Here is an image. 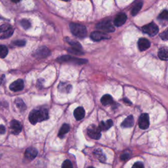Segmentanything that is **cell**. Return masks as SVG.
I'll return each instance as SVG.
<instances>
[{
	"label": "cell",
	"mask_w": 168,
	"mask_h": 168,
	"mask_svg": "<svg viewBox=\"0 0 168 168\" xmlns=\"http://www.w3.org/2000/svg\"><path fill=\"white\" fill-rule=\"evenodd\" d=\"M48 119V111L46 109L33 110L29 115V121L32 124H36Z\"/></svg>",
	"instance_id": "1"
},
{
	"label": "cell",
	"mask_w": 168,
	"mask_h": 168,
	"mask_svg": "<svg viewBox=\"0 0 168 168\" xmlns=\"http://www.w3.org/2000/svg\"><path fill=\"white\" fill-rule=\"evenodd\" d=\"M70 28L72 33L76 37L83 38L87 34V29L83 25L76 23H71L70 24Z\"/></svg>",
	"instance_id": "2"
},
{
	"label": "cell",
	"mask_w": 168,
	"mask_h": 168,
	"mask_svg": "<svg viewBox=\"0 0 168 168\" xmlns=\"http://www.w3.org/2000/svg\"><path fill=\"white\" fill-rule=\"evenodd\" d=\"M14 30L9 24L0 26V40H5L10 38L13 34Z\"/></svg>",
	"instance_id": "3"
},
{
	"label": "cell",
	"mask_w": 168,
	"mask_h": 168,
	"mask_svg": "<svg viewBox=\"0 0 168 168\" xmlns=\"http://www.w3.org/2000/svg\"><path fill=\"white\" fill-rule=\"evenodd\" d=\"M142 30L144 33H147L148 35L150 36H154L156 35L159 31L158 26L154 22H151L150 24H148L147 25L142 28Z\"/></svg>",
	"instance_id": "4"
},
{
	"label": "cell",
	"mask_w": 168,
	"mask_h": 168,
	"mask_svg": "<svg viewBox=\"0 0 168 168\" xmlns=\"http://www.w3.org/2000/svg\"><path fill=\"white\" fill-rule=\"evenodd\" d=\"M96 28L100 31L105 32H113L115 30V28L112 26L109 21H105L99 22V24H97Z\"/></svg>",
	"instance_id": "5"
},
{
	"label": "cell",
	"mask_w": 168,
	"mask_h": 168,
	"mask_svg": "<svg viewBox=\"0 0 168 168\" xmlns=\"http://www.w3.org/2000/svg\"><path fill=\"white\" fill-rule=\"evenodd\" d=\"M100 130L99 127L96 125H90L88 128V135L91 137V139H99L101 137V134H100Z\"/></svg>",
	"instance_id": "6"
},
{
	"label": "cell",
	"mask_w": 168,
	"mask_h": 168,
	"mask_svg": "<svg viewBox=\"0 0 168 168\" xmlns=\"http://www.w3.org/2000/svg\"><path fill=\"white\" fill-rule=\"evenodd\" d=\"M149 116L147 114H142L139 117V127L142 130H147L149 127Z\"/></svg>",
	"instance_id": "7"
},
{
	"label": "cell",
	"mask_w": 168,
	"mask_h": 168,
	"mask_svg": "<svg viewBox=\"0 0 168 168\" xmlns=\"http://www.w3.org/2000/svg\"><path fill=\"white\" fill-rule=\"evenodd\" d=\"M57 61L58 62H70V61H72L74 63H77L79 64H82L87 62V60H83V59H80V58H73L70 57V56H63V57H61L58 58H57Z\"/></svg>",
	"instance_id": "8"
},
{
	"label": "cell",
	"mask_w": 168,
	"mask_h": 168,
	"mask_svg": "<svg viewBox=\"0 0 168 168\" xmlns=\"http://www.w3.org/2000/svg\"><path fill=\"white\" fill-rule=\"evenodd\" d=\"M91 38L93 41H99L110 38V36L103 32H93L91 33Z\"/></svg>",
	"instance_id": "9"
},
{
	"label": "cell",
	"mask_w": 168,
	"mask_h": 168,
	"mask_svg": "<svg viewBox=\"0 0 168 168\" xmlns=\"http://www.w3.org/2000/svg\"><path fill=\"white\" fill-rule=\"evenodd\" d=\"M24 83L23 80L19 79L11 83L9 86V88L11 91L16 92L22 90V89H24Z\"/></svg>",
	"instance_id": "10"
},
{
	"label": "cell",
	"mask_w": 168,
	"mask_h": 168,
	"mask_svg": "<svg viewBox=\"0 0 168 168\" xmlns=\"http://www.w3.org/2000/svg\"><path fill=\"white\" fill-rule=\"evenodd\" d=\"M11 130L12 133L15 134V135H17V134L20 133L22 131V125L21 123L16 121V120H12L10 123Z\"/></svg>",
	"instance_id": "11"
},
{
	"label": "cell",
	"mask_w": 168,
	"mask_h": 168,
	"mask_svg": "<svg viewBox=\"0 0 168 168\" xmlns=\"http://www.w3.org/2000/svg\"><path fill=\"white\" fill-rule=\"evenodd\" d=\"M50 54L49 50L46 47H41L35 52V56L38 58H45Z\"/></svg>",
	"instance_id": "12"
},
{
	"label": "cell",
	"mask_w": 168,
	"mask_h": 168,
	"mask_svg": "<svg viewBox=\"0 0 168 168\" xmlns=\"http://www.w3.org/2000/svg\"><path fill=\"white\" fill-rule=\"evenodd\" d=\"M38 154V150L35 148L30 147L27 148L25 152V157L29 160H32L34 159Z\"/></svg>",
	"instance_id": "13"
},
{
	"label": "cell",
	"mask_w": 168,
	"mask_h": 168,
	"mask_svg": "<svg viewBox=\"0 0 168 168\" xmlns=\"http://www.w3.org/2000/svg\"><path fill=\"white\" fill-rule=\"evenodd\" d=\"M126 20H127V16H126L125 14L121 13L116 16V19H114V22L116 26L120 27L125 24Z\"/></svg>",
	"instance_id": "14"
},
{
	"label": "cell",
	"mask_w": 168,
	"mask_h": 168,
	"mask_svg": "<svg viewBox=\"0 0 168 168\" xmlns=\"http://www.w3.org/2000/svg\"><path fill=\"white\" fill-rule=\"evenodd\" d=\"M138 47L140 51H144L150 47V42L145 38H141L138 41Z\"/></svg>",
	"instance_id": "15"
},
{
	"label": "cell",
	"mask_w": 168,
	"mask_h": 168,
	"mask_svg": "<svg viewBox=\"0 0 168 168\" xmlns=\"http://www.w3.org/2000/svg\"><path fill=\"white\" fill-rule=\"evenodd\" d=\"M74 116L77 120H82L85 116V110L82 107H78L75 109Z\"/></svg>",
	"instance_id": "16"
},
{
	"label": "cell",
	"mask_w": 168,
	"mask_h": 168,
	"mask_svg": "<svg viewBox=\"0 0 168 168\" xmlns=\"http://www.w3.org/2000/svg\"><path fill=\"white\" fill-rule=\"evenodd\" d=\"M134 125V119L133 116H129L124 120L122 124V127H131Z\"/></svg>",
	"instance_id": "17"
},
{
	"label": "cell",
	"mask_w": 168,
	"mask_h": 168,
	"mask_svg": "<svg viewBox=\"0 0 168 168\" xmlns=\"http://www.w3.org/2000/svg\"><path fill=\"white\" fill-rule=\"evenodd\" d=\"M113 125V122L112 120H108L106 122H101L100 123L99 128L100 130H108Z\"/></svg>",
	"instance_id": "18"
},
{
	"label": "cell",
	"mask_w": 168,
	"mask_h": 168,
	"mask_svg": "<svg viewBox=\"0 0 168 168\" xmlns=\"http://www.w3.org/2000/svg\"><path fill=\"white\" fill-rule=\"evenodd\" d=\"M100 101H101V103L103 105L106 106L111 104V103L113 102V99L111 95L106 94L103 95V97L101 98V99H100Z\"/></svg>",
	"instance_id": "19"
},
{
	"label": "cell",
	"mask_w": 168,
	"mask_h": 168,
	"mask_svg": "<svg viewBox=\"0 0 168 168\" xmlns=\"http://www.w3.org/2000/svg\"><path fill=\"white\" fill-rule=\"evenodd\" d=\"M69 131H70L69 125L66 124H63L59 132H58V137H59L60 138H63V137L65 135V134L68 133Z\"/></svg>",
	"instance_id": "20"
},
{
	"label": "cell",
	"mask_w": 168,
	"mask_h": 168,
	"mask_svg": "<svg viewBox=\"0 0 168 168\" xmlns=\"http://www.w3.org/2000/svg\"><path fill=\"white\" fill-rule=\"evenodd\" d=\"M158 57L161 60L167 61L168 59V51L167 49H162L158 53Z\"/></svg>",
	"instance_id": "21"
},
{
	"label": "cell",
	"mask_w": 168,
	"mask_h": 168,
	"mask_svg": "<svg viewBox=\"0 0 168 168\" xmlns=\"http://www.w3.org/2000/svg\"><path fill=\"white\" fill-rule=\"evenodd\" d=\"M8 54V49L5 46L0 45V58H4Z\"/></svg>",
	"instance_id": "22"
},
{
	"label": "cell",
	"mask_w": 168,
	"mask_h": 168,
	"mask_svg": "<svg viewBox=\"0 0 168 168\" xmlns=\"http://www.w3.org/2000/svg\"><path fill=\"white\" fill-rule=\"evenodd\" d=\"M94 153L95 154V155L97 156V157L98 158V159H99L100 162H105L106 161V157L105 156L104 154L103 153L101 150L97 149L95 151Z\"/></svg>",
	"instance_id": "23"
},
{
	"label": "cell",
	"mask_w": 168,
	"mask_h": 168,
	"mask_svg": "<svg viewBox=\"0 0 168 168\" xmlns=\"http://www.w3.org/2000/svg\"><path fill=\"white\" fill-rule=\"evenodd\" d=\"M142 6V3L140 2L139 4H137L135 7L133 8L132 11H131V15L133 16H135L137 13L139 12V11L141 10Z\"/></svg>",
	"instance_id": "24"
},
{
	"label": "cell",
	"mask_w": 168,
	"mask_h": 168,
	"mask_svg": "<svg viewBox=\"0 0 168 168\" xmlns=\"http://www.w3.org/2000/svg\"><path fill=\"white\" fill-rule=\"evenodd\" d=\"M67 41H68V43L70 45V46L73 47V48H75V49H82V46L78 43L77 41H72L71 40H70V39H67Z\"/></svg>",
	"instance_id": "25"
},
{
	"label": "cell",
	"mask_w": 168,
	"mask_h": 168,
	"mask_svg": "<svg viewBox=\"0 0 168 168\" xmlns=\"http://www.w3.org/2000/svg\"><path fill=\"white\" fill-rule=\"evenodd\" d=\"M16 105L17 106V107L19 108H20L21 110H24L26 108V106H25V104L24 103V102L22 101V100L21 99H17L16 100Z\"/></svg>",
	"instance_id": "26"
},
{
	"label": "cell",
	"mask_w": 168,
	"mask_h": 168,
	"mask_svg": "<svg viewBox=\"0 0 168 168\" xmlns=\"http://www.w3.org/2000/svg\"><path fill=\"white\" fill-rule=\"evenodd\" d=\"M21 24L25 30L30 28V26H31V24H30V22L28 20H26V19H23V20H22L21 21Z\"/></svg>",
	"instance_id": "27"
},
{
	"label": "cell",
	"mask_w": 168,
	"mask_h": 168,
	"mask_svg": "<svg viewBox=\"0 0 168 168\" xmlns=\"http://www.w3.org/2000/svg\"><path fill=\"white\" fill-rule=\"evenodd\" d=\"M61 168H73V166H72V164L70 161L68 159H66L63 163Z\"/></svg>",
	"instance_id": "28"
},
{
	"label": "cell",
	"mask_w": 168,
	"mask_h": 168,
	"mask_svg": "<svg viewBox=\"0 0 168 168\" xmlns=\"http://www.w3.org/2000/svg\"><path fill=\"white\" fill-rule=\"evenodd\" d=\"M68 51L69 52H70L71 53H74V54H75V55H83V52H82L80 51V49H75V48H73V47H72L71 49H69Z\"/></svg>",
	"instance_id": "29"
},
{
	"label": "cell",
	"mask_w": 168,
	"mask_h": 168,
	"mask_svg": "<svg viewBox=\"0 0 168 168\" xmlns=\"http://www.w3.org/2000/svg\"><path fill=\"white\" fill-rule=\"evenodd\" d=\"M167 18H168V12L166 10L164 11L159 16V19H162V20H167Z\"/></svg>",
	"instance_id": "30"
},
{
	"label": "cell",
	"mask_w": 168,
	"mask_h": 168,
	"mask_svg": "<svg viewBox=\"0 0 168 168\" xmlns=\"http://www.w3.org/2000/svg\"><path fill=\"white\" fill-rule=\"evenodd\" d=\"M13 44L16 46L22 47V46H25V44H26V41H25L24 40H16V41H13Z\"/></svg>",
	"instance_id": "31"
},
{
	"label": "cell",
	"mask_w": 168,
	"mask_h": 168,
	"mask_svg": "<svg viewBox=\"0 0 168 168\" xmlns=\"http://www.w3.org/2000/svg\"><path fill=\"white\" fill-rule=\"evenodd\" d=\"M132 168H144V165L141 162H137L133 164Z\"/></svg>",
	"instance_id": "32"
},
{
	"label": "cell",
	"mask_w": 168,
	"mask_h": 168,
	"mask_svg": "<svg viewBox=\"0 0 168 168\" xmlns=\"http://www.w3.org/2000/svg\"><path fill=\"white\" fill-rule=\"evenodd\" d=\"M160 37L163 40H167L168 35H167V30H166L164 32H163L160 34Z\"/></svg>",
	"instance_id": "33"
},
{
	"label": "cell",
	"mask_w": 168,
	"mask_h": 168,
	"mask_svg": "<svg viewBox=\"0 0 168 168\" xmlns=\"http://www.w3.org/2000/svg\"><path fill=\"white\" fill-rule=\"evenodd\" d=\"M5 133V127L4 125H0V134H4Z\"/></svg>",
	"instance_id": "34"
},
{
	"label": "cell",
	"mask_w": 168,
	"mask_h": 168,
	"mask_svg": "<svg viewBox=\"0 0 168 168\" xmlns=\"http://www.w3.org/2000/svg\"><path fill=\"white\" fill-rule=\"evenodd\" d=\"M129 158H130V155L127 154H124L121 156V159H123V160H126L127 159Z\"/></svg>",
	"instance_id": "35"
},
{
	"label": "cell",
	"mask_w": 168,
	"mask_h": 168,
	"mask_svg": "<svg viewBox=\"0 0 168 168\" xmlns=\"http://www.w3.org/2000/svg\"><path fill=\"white\" fill-rule=\"evenodd\" d=\"M4 78H5L4 75H1V76H0V84L3 82V81H4Z\"/></svg>",
	"instance_id": "36"
},
{
	"label": "cell",
	"mask_w": 168,
	"mask_h": 168,
	"mask_svg": "<svg viewBox=\"0 0 168 168\" xmlns=\"http://www.w3.org/2000/svg\"><path fill=\"white\" fill-rule=\"evenodd\" d=\"M21 0H11V1L13 2V3H19L20 2Z\"/></svg>",
	"instance_id": "37"
},
{
	"label": "cell",
	"mask_w": 168,
	"mask_h": 168,
	"mask_svg": "<svg viewBox=\"0 0 168 168\" xmlns=\"http://www.w3.org/2000/svg\"><path fill=\"white\" fill-rule=\"evenodd\" d=\"M62 1H68L69 0H62Z\"/></svg>",
	"instance_id": "38"
},
{
	"label": "cell",
	"mask_w": 168,
	"mask_h": 168,
	"mask_svg": "<svg viewBox=\"0 0 168 168\" xmlns=\"http://www.w3.org/2000/svg\"><path fill=\"white\" fill-rule=\"evenodd\" d=\"M88 168H95V167H88Z\"/></svg>",
	"instance_id": "39"
}]
</instances>
